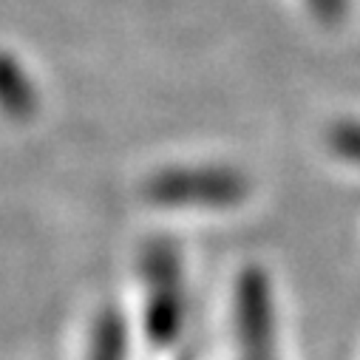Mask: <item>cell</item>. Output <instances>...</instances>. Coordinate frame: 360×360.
<instances>
[{
  "label": "cell",
  "mask_w": 360,
  "mask_h": 360,
  "mask_svg": "<svg viewBox=\"0 0 360 360\" xmlns=\"http://www.w3.org/2000/svg\"><path fill=\"white\" fill-rule=\"evenodd\" d=\"M37 108L34 82L26 68L6 51H0V111L12 120H29Z\"/></svg>",
  "instance_id": "obj_3"
},
{
  "label": "cell",
  "mask_w": 360,
  "mask_h": 360,
  "mask_svg": "<svg viewBox=\"0 0 360 360\" xmlns=\"http://www.w3.org/2000/svg\"><path fill=\"white\" fill-rule=\"evenodd\" d=\"M142 349L145 360H185L188 346V276L179 250L159 238L142 252Z\"/></svg>",
  "instance_id": "obj_1"
},
{
  "label": "cell",
  "mask_w": 360,
  "mask_h": 360,
  "mask_svg": "<svg viewBox=\"0 0 360 360\" xmlns=\"http://www.w3.org/2000/svg\"><path fill=\"white\" fill-rule=\"evenodd\" d=\"M329 145L338 156H343L346 162L360 167V122H343L332 128Z\"/></svg>",
  "instance_id": "obj_4"
},
{
  "label": "cell",
  "mask_w": 360,
  "mask_h": 360,
  "mask_svg": "<svg viewBox=\"0 0 360 360\" xmlns=\"http://www.w3.org/2000/svg\"><path fill=\"white\" fill-rule=\"evenodd\" d=\"M307 4H309L312 12L321 15L323 20H338V18H343V12H346V0H307Z\"/></svg>",
  "instance_id": "obj_5"
},
{
  "label": "cell",
  "mask_w": 360,
  "mask_h": 360,
  "mask_svg": "<svg viewBox=\"0 0 360 360\" xmlns=\"http://www.w3.org/2000/svg\"><path fill=\"white\" fill-rule=\"evenodd\" d=\"M244 173L227 165H176L148 182L153 205L173 210H227L247 199Z\"/></svg>",
  "instance_id": "obj_2"
}]
</instances>
